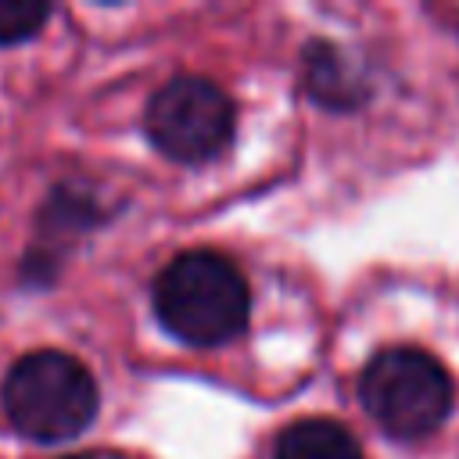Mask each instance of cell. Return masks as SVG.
<instances>
[{"label": "cell", "mask_w": 459, "mask_h": 459, "mask_svg": "<svg viewBox=\"0 0 459 459\" xmlns=\"http://www.w3.org/2000/svg\"><path fill=\"white\" fill-rule=\"evenodd\" d=\"M151 305L161 326L190 348L230 344L247 326V280L219 251H179L151 283Z\"/></svg>", "instance_id": "6da1fadb"}, {"label": "cell", "mask_w": 459, "mask_h": 459, "mask_svg": "<svg viewBox=\"0 0 459 459\" xmlns=\"http://www.w3.org/2000/svg\"><path fill=\"white\" fill-rule=\"evenodd\" d=\"M11 427L32 441L57 445L79 437L97 416V380L68 351L39 348L22 355L0 387Z\"/></svg>", "instance_id": "7a4b0ae2"}, {"label": "cell", "mask_w": 459, "mask_h": 459, "mask_svg": "<svg viewBox=\"0 0 459 459\" xmlns=\"http://www.w3.org/2000/svg\"><path fill=\"white\" fill-rule=\"evenodd\" d=\"M359 402L398 441L434 434L452 409V377L420 348H387L359 377Z\"/></svg>", "instance_id": "3957f363"}, {"label": "cell", "mask_w": 459, "mask_h": 459, "mask_svg": "<svg viewBox=\"0 0 459 459\" xmlns=\"http://www.w3.org/2000/svg\"><path fill=\"white\" fill-rule=\"evenodd\" d=\"M143 129L165 158L204 165L233 140V100L204 75H172L151 93Z\"/></svg>", "instance_id": "277c9868"}, {"label": "cell", "mask_w": 459, "mask_h": 459, "mask_svg": "<svg viewBox=\"0 0 459 459\" xmlns=\"http://www.w3.org/2000/svg\"><path fill=\"white\" fill-rule=\"evenodd\" d=\"M273 459H362V452L348 427L312 416V420L290 423L276 437Z\"/></svg>", "instance_id": "5b68a950"}, {"label": "cell", "mask_w": 459, "mask_h": 459, "mask_svg": "<svg viewBox=\"0 0 459 459\" xmlns=\"http://www.w3.org/2000/svg\"><path fill=\"white\" fill-rule=\"evenodd\" d=\"M305 82H308V93L326 108H355L366 97V90H362L359 75L351 72V65L344 61V54L326 43L308 47Z\"/></svg>", "instance_id": "8992f818"}, {"label": "cell", "mask_w": 459, "mask_h": 459, "mask_svg": "<svg viewBox=\"0 0 459 459\" xmlns=\"http://www.w3.org/2000/svg\"><path fill=\"white\" fill-rule=\"evenodd\" d=\"M50 18V4L32 0H0V47L25 43Z\"/></svg>", "instance_id": "52a82bcc"}, {"label": "cell", "mask_w": 459, "mask_h": 459, "mask_svg": "<svg viewBox=\"0 0 459 459\" xmlns=\"http://www.w3.org/2000/svg\"><path fill=\"white\" fill-rule=\"evenodd\" d=\"M68 459H86V455H68Z\"/></svg>", "instance_id": "ba28073f"}]
</instances>
